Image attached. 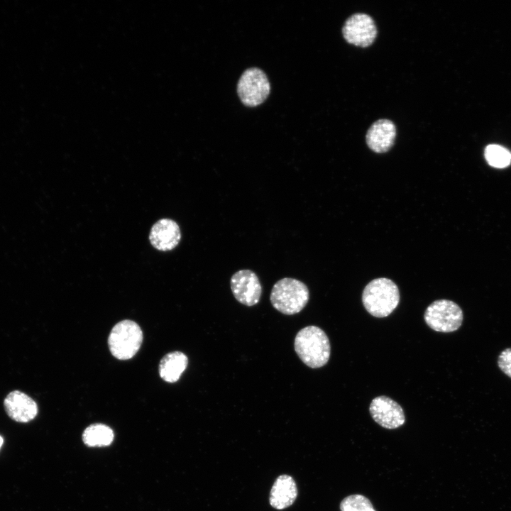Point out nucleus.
Returning a JSON list of instances; mask_svg holds the SVG:
<instances>
[{
  "label": "nucleus",
  "mask_w": 511,
  "mask_h": 511,
  "mask_svg": "<svg viewBox=\"0 0 511 511\" xmlns=\"http://www.w3.org/2000/svg\"><path fill=\"white\" fill-rule=\"evenodd\" d=\"M82 439L89 446H105L114 439L113 430L103 424H94L87 427L83 432Z\"/></svg>",
  "instance_id": "obj_15"
},
{
  "label": "nucleus",
  "mask_w": 511,
  "mask_h": 511,
  "mask_svg": "<svg viewBox=\"0 0 511 511\" xmlns=\"http://www.w3.org/2000/svg\"><path fill=\"white\" fill-rule=\"evenodd\" d=\"M341 511H376L368 498L363 495H351L340 503Z\"/></svg>",
  "instance_id": "obj_17"
},
{
  "label": "nucleus",
  "mask_w": 511,
  "mask_h": 511,
  "mask_svg": "<svg viewBox=\"0 0 511 511\" xmlns=\"http://www.w3.org/2000/svg\"><path fill=\"white\" fill-rule=\"evenodd\" d=\"M233 295L238 302L251 307L258 303L262 286L257 275L251 270L236 272L230 280Z\"/></svg>",
  "instance_id": "obj_8"
},
{
  "label": "nucleus",
  "mask_w": 511,
  "mask_h": 511,
  "mask_svg": "<svg viewBox=\"0 0 511 511\" xmlns=\"http://www.w3.org/2000/svg\"><path fill=\"white\" fill-rule=\"evenodd\" d=\"M294 348L300 359L309 368H321L329 360V339L318 326H307L300 329L295 338Z\"/></svg>",
  "instance_id": "obj_1"
},
{
  "label": "nucleus",
  "mask_w": 511,
  "mask_h": 511,
  "mask_svg": "<svg viewBox=\"0 0 511 511\" xmlns=\"http://www.w3.org/2000/svg\"><path fill=\"white\" fill-rule=\"evenodd\" d=\"M309 299L307 286L292 278H284L276 282L270 295L273 307L286 315H293L301 312Z\"/></svg>",
  "instance_id": "obj_3"
},
{
  "label": "nucleus",
  "mask_w": 511,
  "mask_h": 511,
  "mask_svg": "<svg viewBox=\"0 0 511 511\" xmlns=\"http://www.w3.org/2000/svg\"><path fill=\"white\" fill-rule=\"evenodd\" d=\"M143 341L139 325L129 319L118 322L111 329L108 344L111 354L119 360H128L136 355Z\"/></svg>",
  "instance_id": "obj_4"
},
{
  "label": "nucleus",
  "mask_w": 511,
  "mask_h": 511,
  "mask_svg": "<svg viewBox=\"0 0 511 511\" xmlns=\"http://www.w3.org/2000/svg\"><path fill=\"white\" fill-rule=\"evenodd\" d=\"M498 366L502 373L511 378V348L502 351L498 358Z\"/></svg>",
  "instance_id": "obj_18"
},
{
  "label": "nucleus",
  "mask_w": 511,
  "mask_h": 511,
  "mask_svg": "<svg viewBox=\"0 0 511 511\" xmlns=\"http://www.w3.org/2000/svg\"><path fill=\"white\" fill-rule=\"evenodd\" d=\"M484 156L488 163L496 168H504L511 163V153L500 145H487L484 150Z\"/></svg>",
  "instance_id": "obj_16"
},
{
  "label": "nucleus",
  "mask_w": 511,
  "mask_h": 511,
  "mask_svg": "<svg viewBox=\"0 0 511 511\" xmlns=\"http://www.w3.org/2000/svg\"><path fill=\"white\" fill-rule=\"evenodd\" d=\"M424 318L432 329L450 333L460 328L463 314L461 308L456 302L449 300H439L427 307Z\"/></svg>",
  "instance_id": "obj_5"
},
{
  "label": "nucleus",
  "mask_w": 511,
  "mask_h": 511,
  "mask_svg": "<svg viewBox=\"0 0 511 511\" xmlns=\"http://www.w3.org/2000/svg\"><path fill=\"white\" fill-rule=\"evenodd\" d=\"M342 34L348 43L366 48L374 42L377 28L372 17L366 13H356L346 19Z\"/></svg>",
  "instance_id": "obj_7"
},
{
  "label": "nucleus",
  "mask_w": 511,
  "mask_h": 511,
  "mask_svg": "<svg viewBox=\"0 0 511 511\" xmlns=\"http://www.w3.org/2000/svg\"><path fill=\"white\" fill-rule=\"evenodd\" d=\"M270 86L265 72L259 68L247 69L241 76L237 92L242 103L250 107L262 104L268 97Z\"/></svg>",
  "instance_id": "obj_6"
},
{
  "label": "nucleus",
  "mask_w": 511,
  "mask_h": 511,
  "mask_svg": "<svg viewBox=\"0 0 511 511\" xmlns=\"http://www.w3.org/2000/svg\"><path fill=\"white\" fill-rule=\"evenodd\" d=\"M181 238L178 224L170 219L158 221L151 228L149 239L152 246L162 251L175 248Z\"/></svg>",
  "instance_id": "obj_11"
},
{
  "label": "nucleus",
  "mask_w": 511,
  "mask_h": 511,
  "mask_svg": "<svg viewBox=\"0 0 511 511\" xmlns=\"http://www.w3.org/2000/svg\"><path fill=\"white\" fill-rule=\"evenodd\" d=\"M369 411L373 420L385 429L398 428L405 422L402 407L387 396L375 397L370 402Z\"/></svg>",
  "instance_id": "obj_9"
},
{
  "label": "nucleus",
  "mask_w": 511,
  "mask_h": 511,
  "mask_svg": "<svg viewBox=\"0 0 511 511\" xmlns=\"http://www.w3.org/2000/svg\"><path fill=\"white\" fill-rule=\"evenodd\" d=\"M396 127L389 119H379L368 128L366 141L370 150L377 153L388 151L394 144Z\"/></svg>",
  "instance_id": "obj_10"
},
{
  "label": "nucleus",
  "mask_w": 511,
  "mask_h": 511,
  "mask_svg": "<svg viewBox=\"0 0 511 511\" xmlns=\"http://www.w3.org/2000/svg\"><path fill=\"white\" fill-rule=\"evenodd\" d=\"M4 407L8 415L18 422H28L34 419L38 412L35 402L18 390L12 391L6 397Z\"/></svg>",
  "instance_id": "obj_12"
},
{
  "label": "nucleus",
  "mask_w": 511,
  "mask_h": 511,
  "mask_svg": "<svg viewBox=\"0 0 511 511\" xmlns=\"http://www.w3.org/2000/svg\"><path fill=\"white\" fill-rule=\"evenodd\" d=\"M297 495V489L294 479L288 475H281L271 488L270 504L275 509H285L295 502Z\"/></svg>",
  "instance_id": "obj_13"
},
{
  "label": "nucleus",
  "mask_w": 511,
  "mask_h": 511,
  "mask_svg": "<svg viewBox=\"0 0 511 511\" xmlns=\"http://www.w3.org/2000/svg\"><path fill=\"white\" fill-rule=\"evenodd\" d=\"M188 364L187 356L181 351H173L163 357L159 365L160 378L167 383L179 380Z\"/></svg>",
  "instance_id": "obj_14"
},
{
  "label": "nucleus",
  "mask_w": 511,
  "mask_h": 511,
  "mask_svg": "<svg viewBox=\"0 0 511 511\" xmlns=\"http://www.w3.org/2000/svg\"><path fill=\"white\" fill-rule=\"evenodd\" d=\"M3 441H4L3 438L0 436V448L3 444Z\"/></svg>",
  "instance_id": "obj_19"
},
{
  "label": "nucleus",
  "mask_w": 511,
  "mask_h": 511,
  "mask_svg": "<svg viewBox=\"0 0 511 511\" xmlns=\"http://www.w3.org/2000/svg\"><path fill=\"white\" fill-rule=\"evenodd\" d=\"M362 302L366 311L372 316L386 317L397 307L400 292L392 280L386 278H376L365 287Z\"/></svg>",
  "instance_id": "obj_2"
}]
</instances>
